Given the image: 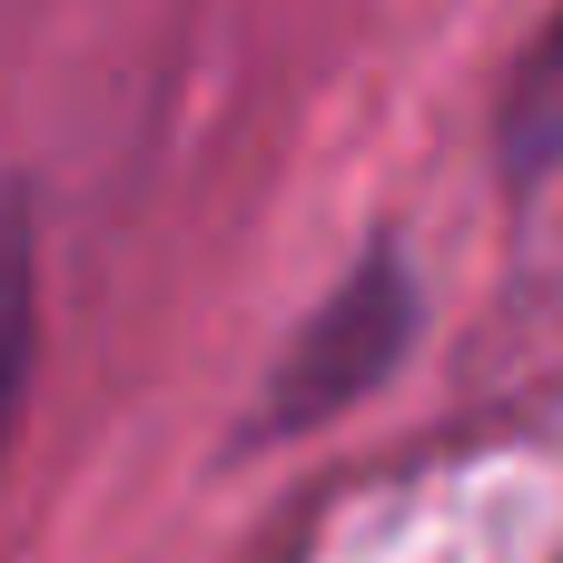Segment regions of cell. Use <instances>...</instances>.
I'll return each instance as SVG.
<instances>
[{"label":"cell","instance_id":"1","mask_svg":"<svg viewBox=\"0 0 563 563\" xmlns=\"http://www.w3.org/2000/svg\"><path fill=\"white\" fill-rule=\"evenodd\" d=\"M426 327V287L406 267L396 238H366L346 257V277L307 307V327L287 336V356L267 366L257 386V416H247V445H277V435H317L336 416H356L416 346Z\"/></svg>","mask_w":563,"mask_h":563},{"label":"cell","instance_id":"2","mask_svg":"<svg viewBox=\"0 0 563 563\" xmlns=\"http://www.w3.org/2000/svg\"><path fill=\"white\" fill-rule=\"evenodd\" d=\"M495 168H505V188L563 178V0H554V20L515 49V69L495 89Z\"/></svg>","mask_w":563,"mask_h":563},{"label":"cell","instance_id":"3","mask_svg":"<svg viewBox=\"0 0 563 563\" xmlns=\"http://www.w3.org/2000/svg\"><path fill=\"white\" fill-rule=\"evenodd\" d=\"M30 376H40V238L30 208L0 198V445L30 406Z\"/></svg>","mask_w":563,"mask_h":563}]
</instances>
